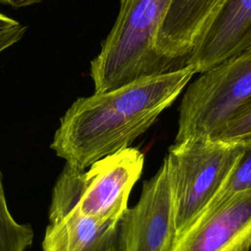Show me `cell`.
I'll return each mask as SVG.
<instances>
[{"label":"cell","instance_id":"5bb4252c","mask_svg":"<svg viewBox=\"0 0 251 251\" xmlns=\"http://www.w3.org/2000/svg\"><path fill=\"white\" fill-rule=\"evenodd\" d=\"M26 27L23 25L0 33V53L17 43L25 34Z\"/></svg>","mask_w":251,"mask_h":251},{"label":"cell","instance_id":"30bf717a","mask_svg":"<svg viewBox=\"0 0 251 251\" xmlns=\"http://www.w3.org/2000/svg\"><path fill=\"white\" fill-rule=\"evenodd\" d=\"M118 223L102 222L73 208L49 221L43 251H106L118 243Z\"/></svg>","mask_w":251,"mask_h":251},{"label":"cell","instance_id":"8992f818","mask_svg":"<svg viewBox=\"0 0 251 251\" xmlns=\"http://www.w3.org/2000/svg\"><path fill=\"white\" fill-rule=\"evenodd\" d=\"M176 241L174 207L165 162L144 181L138 202L118 223L120 251H171Z\"/></svg>","mask_w":251,"mask_h":251},{"label":"cell","instance_id":"7c38bea8","mask_svg":"<svg viewBox=\"0 0 251 251\" xmlns=\"http://www.w3.org/2000/svg\"><path fill=\"white\" fill-rule=\"evenodd\" d=\"M246 148L236 166L232 170L226 181L223 184L218 194L200 217L206 216L216 210L232 196L251 189V136L246 138Z\"/></svg>","mask_w":251,"mask_h":251},{"label":"cell","instance_id":"5b68a950","mask_svg":"<svg viewBox=\"0 0 251 251\" xmlns=\"http://www.w3.org/2000/svg\"><path fill=\"white\" fill-rule=\"evenodd\" d=\"M251 98V49L200 74L190 83L178 108L175 141L210 135Z\"/></svg>","mask_w":251,"mask_h":251},{"label":"cell","instance_id":"277c9868","mask_svg":"<svg viewBox=\"0 0 251 251\" xmlns=\"http://www.w3.org/2000/svg\"><path fill=\"white\" fill-rule=\"evenodd\" d=\"M144 167V155L126 147L81 171L66 164L52 194L49 221L75 208L102 222H119Z\"/></svg>","mask_w":251,"mask_h":251},{"label":"cell","instance_id":"e0dca14e","mask_svg":"<svg viewBox=\"0 0 251 251\" xmlns=\"http://www.w3.org/2000/svg\"><path fill=\"white\" fill-rule=\"evenodd\" d=\"M106 251H120L118 243H117V244H115V245H113L112 247H110V248H109L108 250H106Z\"/></svg>","mask_w":251,"mask_h":251},{"label":"cell","instance_id":"ba28073f","mask_svg":"<svg viewBox=\"0 0 251 251\" xmlns=\"http://www.w3.org/2000/svg\"><path fill=\"white\" fill-rule=\"evenodd\" d=\"M251 49V0H226L184 62L203 74Z\"/></svg>","mask_w":251,"mask_h":251},{"label":"cell","instance_id":"8fae6325","mask_svg":"<svg viewBox=\"0 0 251 251\" xmlns=\"http://www.w3.org/2000/svg\"><path fill=\"white\" fill-rule=\"evenodd\" d=\"M33 237L31 226L20 224L11 214L0 172V251H26L32 244Z\"/></svg>","mask_w":251,"mask_h":251},{"label":"cell","instance_id":"7a4b0ae2","mask_svg":"<svg viewBox=\"0 0 251 251\" xmlns=\"http://www.w3.org/2000/svg\"><path fill=\"white\" fill-rule=\"evenodd\" d=\"M173 0H121L117 19L91 61L94 92H106L176 69L157 51L156 39Z\"/></svg>","mask_w":251,"mask_h":251},{"label":"cell","instance_id":"52a82bcc","mask_svg":"<svg viewBox=\"0 0 251 251\" xmlns=\"http://www.w3.org/2000/svg\"><path fill=\"white\" fill-rule=\"evenodd\" d=\"M251 189L200 217L171 251H250Z\"/></svg>","mask_w":251,"mask_h":251},{"label":"cell","instance_id":"6da1fadb","mask_svg":"<svg viewBox=\"0 0 251 251\" xmlns=\"http://www.w3.org/2000/svg\"><path fill=\"white\" fill-rule=\"evenodd\" d=\"M194 75L185 66L76 99L62 117L50 147L66 164L84 171L130 146L175 102Z\"/></svg>","mask_w":251,"mask_h":251},{"label":"cell","instance_id":"9c48e42d","mask_svg":"<svg viewBox=\"0 0 251 251\" xmlns=\"http://www.w3.org/2000/svg\"><path fill=\"white\" fill-rule=\"evenodd\" d=\"M226 0H173L159 29L156 48L176 70L197 45Z\"/></svg>","mask_w":251,"mask_h":251},{"label":"cell","instance_id":"2e32d148","mask_svg":"<svg viewBox=\"0 0 251 251\" xmlns=\"http://www.w3.org/2000/svg\"><path fill=\"white\" fill-rule=\"evenodd\" d=\"M2 3L10 5L15 8H20V7H26L29 5H33L35 3H38L42 0H0Z\"/></svg>","mask_w":251,"mask_h":251},{"label":"cell","instance_id":"4fadbf2b","mask_svg":"<svg viewBox=\"0 0 251 251\" xmlns=\"http://www.w3.org/2000/svg\"><path fill=\"white\" fill-rule=\"evenodd\" d=\"M209 136L224 141L246 139L251 136V98Z\"/></svg>","mask_w":251,"mask_h":251},{"label":"cell","instance_id":"9a60e30c","mask_svg":"<svg viewBox=\"0 0 251 251\" xmlns=\"http://www.w3.org/2000/svg\"><path fill=\"white\" fill-rule=\"evenodd\" d=\"M20 25H22V24L19 23L18 21H16L15 19H12L0 12V33L10 30V29H13V28L19 26Z\"/></svg>","mask_w":251,"mask_h":251},{"label":"cell","instance_id":"3957f363","mask_svg":"<svg viewBox=\"0 0 251 251\" xmlns=\"http://www.w3.org/2000/svg\"><path fill=\"white\" fill-rule=\"evenodd\" d=\"M247 145L191 135L175 141L164 159L170 180L176 240L204 213L226 181Z\"/></svg>","mask_w":251,"mask_h":251}]
</instances>
